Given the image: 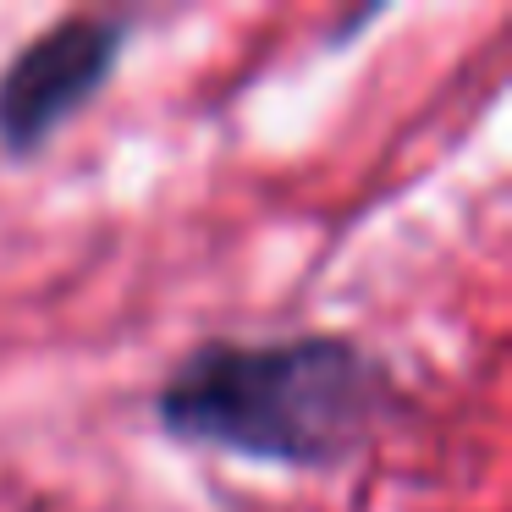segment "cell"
<instances>
[{"label": "cell", "mask_w": 512, "mask_h": 512, "mask_svg": "<svg viewBox=\"0 0 512 512\" xmlns=\"http://www.w3.org/2000/svg\"><path fill=\"white\" fill-rule=\"evenodd\" d=\"M391 402L380 358L342 336L210 342L166 375L155 413L177 441L254 463L336 468L375 435Z\"/></svg>", "instance_id": "obj_1"}, {"label": "cell", "mask_w": 512, "mask_h": 512, "mask_svg": "<svg viewBox=\"0 0 512 512\" xmlns=\"http://www.w3.org/2000/svg\"><path fill=\"white\" fill-rule=\"evenodd\" d=\"M127 17L83 12L61 17L39 39H28L0 72V149L34 155L61 133L67 116H78L105 89L111 67L122 61Z\"/></svg>", "instance_id": "obj_2"}]
</instances>
